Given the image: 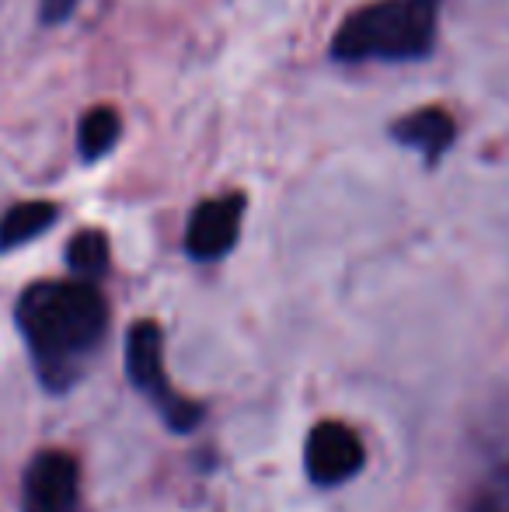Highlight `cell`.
Segmentation results:
<instances>
[{
	"instance_id": "cell-4",
	"label": "cell",
	"mask_w": 509,
	"mask_h": 512,
	"mask_svg": "<svg viewBox=\"0 0 509 512\" xmlns=\"http://www.w3.org/2000/svg\"><path fill=\"white\" fill-rule=\"evenodd\" d=\"M21 512H84L81 509V464L63 450H42L25 467Z\"/></svg>"
},
{
	"instance_id": "cell-3",
	"label": "cell",
	"mask_w": 509,
	"mask_h": 512,
	"mask_svg": "<svg viewBox=\"0 0 509 512\" xmlns=\"http://www.w3.org/2000/svg\"><path fill=\"white\" fill-rule=\"evenodd\" d=\"M126 373L129 384L143 394L161 418L168 422V429H192L203 415V408L196 401H189L185 394H178L168 384V373H164V335L154 321H136L126 335Z\"/></svg>"
},
{
	"instance_id": "cell-9",
	"label": "cell",
	"mask_w": 509,
	"mask_h": 512,
	"mask_svg": "<svg viewBox=\"0 0 509 512\" xmlns=\"http://www.w3.org/2000/svg\"><path fill=\"white\" fill-rule=\"evenodd\" d=\"M119 126H123L119 115L105 105L84 112L81 126H77V150H81L84 161H98V157L109 154L119 143Z\"/></svg>"
},
{
	"instance_id": "cell-11",
	"label": "cell",
	"mask_w": 509,
	"mask_h": 512,
	"mask_svg": "<svg viewBox=\"0 0 509 512\" xmlns=\"http://www.w3.org/2000/svg\"><path fill=\"white\" fill-rule=\"evenodd\" d=\"M471 512H509V460L482 481Z\"/></svg>"
},
{
	"instance_id": "cell-2",
	"label": "cell",
	"mask_w": 509,
	"mask_h": 512,
	"mask_svg": "<svg viewBox=\"0 0 509 512\" xmlns=\"http://www.w3.org/2000/svg\"><path fill=\"white\" fill-rule=\"evenodd\" d=\"M440 0H377L349 14L332 42L346 63L363 60H422L436 39Z\"/></svg>"
},
{
	"instance_id": "cell-6",
	"label": "cell",
	"mask_w": 509,
	"mask_h": 512,
	"mask_svg": "<svg viewBox=\"0 0 509 512\" xmlns=\"http://www.w3.org/2000/svg\"><path fill=\"white\" fill-rule=\"evenodd\" d=\"M241 216H245V196H220L199 203L189 220V230H185L189 255L199 262L224 258L241 234Z\"/></svg>"
},
{
	"instance_id": "cell-7",
	"label": "cell",
	"mask_w": 509,
	"mask_h": 512,
	"mask_svg": "<svg viewBox=\"0 0 509 512\" xmlns=\"http://www.w3.org/2000/svg\"><path fill=\"white\" fill-rule=\"evenodd\" d=\"M391 136L405 147L419 150L426 161H440L454 143V119L443 108H419L391 126Z\"/></svg>"
},
{
	"instance_id": "cell-5",
	"label": "cell",
	"mask_w": 509,
	"mask_h": 512,
	"mask_svg": "<svg viewBox=\"0 0 509 512\" xmlns=\"http://www.w3.org/2000/svg\"><path fill=\"white\" fill-rule=\"evenodd\" d=\"M363 464H367L363 439L346 422H318L311 429L304 450V467L314 485H342L353 474H360Z\"/></svg>"
},
{
	"instance_id": "cell-12",
	"label": "cell",
	"mask_w": 509,
	"mask_h": 512,
	"mask_svg": "<svg viewBox=\"0 0 509 512\" xmlns=\"http://www.w3.org/2000/svg\"><path fill=\"white\" fill-rule=\"evenodd\" d=\"M77 0H42V21L46 25H60V21H67V14L74 11Z\"/></svg>"
},
{
	"instance_id": "cell-8",
	"label": "cell",
	"mask_w": 509,
	"mask_h": 512,
	"mask_svg": "<svg viewBox=\"0 0 509 512\" xmlns=\"http://www.w3.org/2000/svg\"><path fill=\"white\" fill-rule=\"evenodd\" d=\"M56 220V206L53 203H18L14 209H7V216L0 220V251L18 248L28 244L32 237L46 234Z\"/></svg>"
},
{
	"instance_id": "cell-1",
	"label": "cell",
	"mask_w": 509,
	"mask_h": 512,
	"mask_svg": "<svg viewBox=\"0 0 509 512\" xmlns=\"http://www.w3.org/2000/svg\"><path fill=\"white\" fill-rule=\"evenodd\" d=\"M18 328L39 380L67 391L109 328V304L91 283H35L18 300Z\"/></svg>"
},
{
	"instance_id": "cell-10",
	"label": "cell",
	"mask_w": 509,
	"mask_h": 512,
	"mask_svg": "<svg viewBox=\"0 0 509 512\" xmlns=\"http://www.w3.org/2000/svg\"><path fill=\"white\" fill-rule=\"evenodd\" d=\"M67 262L77 276H84V283L102 276L109 269V241H105L102 230H81V234L70 237Z\"/></svg>"
}]
</instances>
